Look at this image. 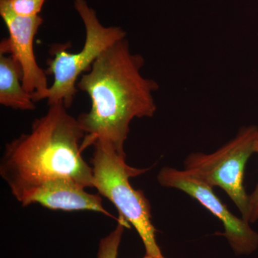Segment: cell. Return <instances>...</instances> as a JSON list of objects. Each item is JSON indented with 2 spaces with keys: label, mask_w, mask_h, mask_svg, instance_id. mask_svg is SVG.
Instances as JSON below:
<instances>
[{
  "label": "cell",
  "mask_w": 258,
  "mask_h": 258,
  "mask_svg": "<svg viewBox=\"0 0 258 258\" xmlns=\"http://www.w3.org/2000/svg\"><path fill=\"white\" fill-rule=\"evenodd\" d=\"M144 62L123 38L105 50L87 74L81 76L77 88L87 93L92 103L91 110L77 118L85 133L83 152L101 141L125 154L132 120L155 114L154 93L159 84L142 74Z\"/></svg>",
  "instance_id": "6da1fadb"
},
{
  "label": "cell",
  "mask_w": 258,
  "mask_h": 258,
  "mask_svg": "<svg viewBox=\"0 0 258 258\" xmlns=\"http://www.w3.org/2000/svg\"><path fill=\"white\" fill-rule=\"evenodd\" d=\"M85 133L63 102L49 106L45 115L5 146L0 176L20 203L30 190L47 180L71 178L93 187L92 167L82 157Z\"/></svg>",
  "instance_id": "7a4b0ae2"
},
{
  "label": "cell",
  "mask_w": 258,
  "mask_h": 258,
  "mask_svg": "<svg viewBox=\"0 0 258 258\" xmlns=\"http://www.w3.org/2000/svg\"><path fill=\"white\" fill-rule=\"evenodd\" d=\"M93 147V187L114 205L118 216L125 219L137 231L146 254L163 257L156 239L157 230L152 220L150 203L143 191L134 189L130 182L132 178L142 175L149 169L128 165L125 154L117 152L109 143L98 141Z\"/></svg>",
  "instance_id": "3957f363"
},
{
  "label": "cell",
  "mask_w": 258,
  "mask_h": 258,
  "mask_svg": "<svg viewBox=\"0 0 258 258\" xmlns=\"http://www.w3.org/2000/svg\"><path fill=\"white\" fill-rule=\"evenodd\" d=\"M75 8L82 18L86 28V41L77 53L68 51L70 44H59L51 47L52 58L47 61V75L53 76V83L49 88L48 106L63 102L67 108L72 106L78 91L79 76L88 72L98 57L115 42L125 38L126 33L119 27L106 28L100 23L96 12L88 6L85 0H75Z\"/></svg>",
  "instance_id": "277c9868"
},
{
  "label": "cell",
  "mask_w": 258,
  "mask_h": 258,
  "mask_svg": "<svg viewBox=\"0 0 258 258\" xmlns=\"http://www.w3.org/2000/svg\"><path fill=\"white\" fill-rule=\"evenodd\" d=\"M255 125L242 127L235 138L211 154L193 153L184 161V170L212 186L222 188L247 221L249 195L244 187L246 164L254 153Z\"/></svg>",
  "instance_id": "5b68a950"
},
{
  "label": "cell",
  "mask_w": 258,
  "mask_h": 258,
  "mask_svg": "<svg viewBox=\"0 0 258 258\" xmlns=\"http://www.w3.org/2000/svg\"><path fill=\"white\" fill-rule=\"evenodd\" d=\"M159 184L165 187L184 191L198 200L204 208L217 217L223 224L225 236L237 254H249L258 247V233L251 228L249 222L236 217L215 195L213 188L200 181L187 171L163 167L157 176Z\"/></svg>",
  "instance_id": "8992f818"
},
{
  "label": "cell",
  "mask_w": 258,
  "mask_h": 258,
  "mask_svg": "<svg viewBox=\"0 0 258 258\" xmlns=\"http://www.w3.org/2000/svg\"><path fill=\"white\" fill-rule=\"evenodd\" d=\"M0 15L9 32L0 43V54L9 55L23 72V86L37 102L46 99L49 88L47 74L37 64L34 53V38L43 20L41 17H21L10 9L8 0H0Z\"/></svg>",
  "instance_id": "52a82bcc"
},
{
  "label": "cell",
  "mask_w": 258,
  "mask_h": 258,
  "mask_svg": "<svg viewBox=\"0 0 258 258\" xmlns=\"http://www.w3.org/2000/svg\"><path fill=\"white\" fill-rule=\"evenodd\" d=\"M23 207L38 204L43 208L64 212L92 211L114 218L103 205L99 194H91L69 177L47 180L28 191L20 202Z\"/></svg>",
  "instance_id": "ba28073f"
},
{
  "label": "cell",
  "mask_w": 258,
  "mask_h": 258,
  "mask_svg": "<svg viewBox=\"0 0 258 258\" xmlns=\"http://www.w3.org/2000/svg\"><path fill=\"white\" fill-rule=\"evenodd\" d=\"M0 104L20 111H33L35 102L24 89L23 72L10 55L0 54Z\"/></svg>",
  "instance_id": "9c48e42d"
},
{
  "label": "cell",
  "mask_w": 258,
  "mask_h": 258,
  "mask_svg": "<svg viewBox=\"0 0 258 258\" xmlns=\"http://www.w3.org/2000/svg\"><path fill=\"white\" fill-rule=\"evenodd\" d=\"M116 227L108 235L101 239L98 246L97 258H118L122 236L130 225L123 217L118 216Z\"/></svg>",
  "instance_id": "30bf717a"
},
{
  "label": "cell",
  "mask_w": 258,
  "mask_h": 258,
  "mask_svg": "<svg viewBox=\"0 0 258 258\" xmlns=\"http://www.w3.org/2000/svg\"><path fill=\"white\" fill-rule=\"evenodd\" d=\"M10 9L21 17L37 16L45 0H8Z\"/></svg>",
  "instance_id": "8fae6325"
},
{
  "label": "cell",
  "mask_w": 258,
  "mask_h": 258,
  "mask_svg": "<svg viewBox=\"0 0 258 258\" xmlns=\"http://www.w3.org/2000/svg\"><path fill=\"white\" fill-rule=\"evenodd\" d=\"M254 153L258 154V134L254 142ZM258 220V183L254 191L249 195L248 215H247V221L254 222Z\"/></svg>",
  "instance_id": "7c38bea8"
},
{
  "label": "cell",
  "mask_w": 258,
  "mask_h": 258,
  "mask_svg": "<svg viewBox=\"0 0 258 258\" xmlns=\"http://www.w3.org/2000/svg\"><path fill=\"white\" fill-rule=\"evenodd\" d=\"M143 258H165L163 256V257H154V256L149 255V254H146V255L144 256Z\"/></svg>",
  "instance_id": "4fadbf2b"
}]
</instances>
